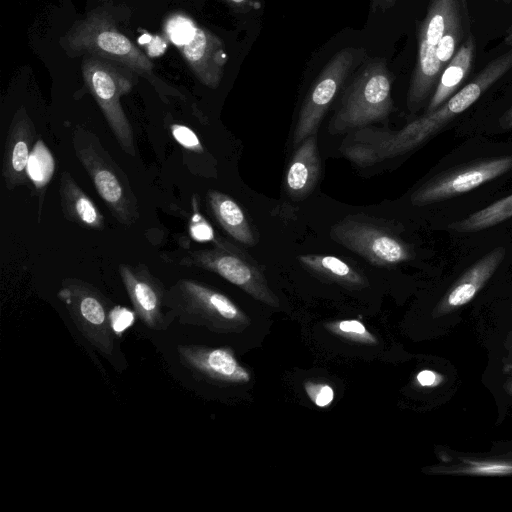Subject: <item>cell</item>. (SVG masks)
I'll return each mask as SVG.
<instances>
[{
    "mask_svg": "<svg viewBox=\"0 0 512 512\" xmlns=\"http://www.w3.org/2000/svg\"><path fill=\"white\" fill-rule=\"evenodd\" d=\"M511 68L512 48L490 61L472 81L434 111L424 113L397 131L359 128L346 136L340 151L344 157L360 167L371 166L412 151L472 106Z\"/></svg>",
    "mask_w": 512,
    "mask_h": 512,
    "instance_id": "6da1fadb",
    "label": "cell"
},
{
    "mask_svg": "<svg viewBox=\"0 0 512 512\" xmlns=\"http://www.w3.org/2000/svg\"><path fill=\"white\" fill-rule=\"evenodd\" d=\"M392 76L386 61L365 62L344 91L331 118V134H343L386 119L393 110Z\"/></svg>",
    "mask_w": 512,
    "mask_h": 512,
    "instance_id": "7a4b0ae2",
    "label": "cell"
},
{
    "mask_svg": "<svg viewBox=\"0 0 512 512\" xmlns=\"http://www.w3.org/2000/svg\"><path fill=\"white\" fill-rule=\"evenodd\" d=\"M72 142L77 159L112 215L123 225L134 224L139 219L137 198L128 177L102 146L99 138L91 131L76 126Z\"/></svg>",
    "mask_w": 512,
    "mask_h": 512,
    "instance_id": "3957f363",
    "label": "cell"
},
{
    "mask_svg": "<svg viewBox=\"0 0 512 512\" xmlns=\"http://www.w3.org/2000/svg\"><path fill=\"white\" fill-rule=\"evenodd\" d=\"M166 307L180 324L231 331L247 320L243 311L223 293L195 280L180 279L167 291Z\"/></svg>",
    "mask_w": 512,
    "mask_h": 512,
    "instance_id": "277c9868",
    "label": "cell"
},
{
    "mask_svg": "<svg viewBox=\"0 0 512 512\" xmlns=\"http://www.w3.org/2000/svg\"><path fill=\"white\" fill-rule=\"evenodd\" d=\"M136 73L124 65L95 56H85L82 61V75L88 90L120 147L130 156L136 155L134 136L120 98L131 91Z\"/></svg>",
    "mask_w": 512,
    "mask_h": 512,
    "instance_id": "5b68a950",
    "label": "cell"
},
{
    "mask_svg": "<svg viewBox=\"0 0 512 512\" xmlns=\"http://www.w3.org/2000/svg\"><path fill=\"white\" fill-rule=\"evenodd\" d=\"M63 47L72 55L95 56L124 65L137 73L150 72V59L123 33L112 20L98 11L77 21L62 39Z\"/></svg>",
    "mask_w": 512,
    "mask_h": 512,
    "instance_id": "8992f818",
    "label": "cell"
},
{
    "mask_svg": "<svg viewBox=\"0 0 512 512\" xmlns=\"http://www.w3.org/2000/svg\"><path fill=\"white\" fill-rule=\"evenodd\" d=\"M460 0H431L418 32V53L411 77L407 107L417 111L434 91L442 71L436 50L443 35L461 14Z\"/></svg>",
    "mask_w": 512,
    "mask_h": 512,
    "instance_id": "52a82bcc",
    "label": "cell"
},
{
    "mask_svg": "<svg viewBox=\"0 0 512 512\" xmlns=\"http://www.w3.org/2000/svg\"><path fill=\"white\" fill-rule=\"evenodd\" d=\"M330 237L376 266H393L413 258L405 241L365 215H349L338 221L331 227Z\"/></svg>",
    "mask_w": 512,
    "mask_h": 512,
    "instance_id": "ba28073f",
    "label": "cell"
},
{
    "mask_svg": "<svg viewBox=\"0 0 512 512\" xmlns=\"http://www.w3.org/2000/svg\"><path fill=\"white\" fill-rule=\"evenodd\" d=\"M179 263L216 273L255 299L274 307L279 305L260 267L229 242L220 240L213 248L189 252Z\"/></svg>",
    "mask_w": 512,
    "mask_h": 512,
    "instance_id": "9c48e42d",
    "label": "cell"
},
{
    "mask_svg": "<svg viewBox=\"0 0 512 512\" xmlns=\"http://www.w3.org/2000/svg\"><path fill=\"white\" fill-rule=\"evenodd\" d=\"M82 336L105 356L114 352L115 333L110 321L108 302L92 284L77 278L62 280L57 292Z\"/></svg>",
    "mask_w": 512,
    "mask_h": 512,
    "instance_id": "30bf717a",
    "label": "cell"
},
{
    "mask_svg": "<svg viewBox=\"0 0 512 512\" xmlns=\"http://www.w3.org/2000/svg\"><path fill=\"white\" fill-rule=\"evenodd\" d=\"M363 48L347 47L333 55L307 93L293 134V144L298 146L307 137L317 134L319 125L337 96L344 82L363 62Z\"/></svg>",
    "mask_w": 512,
    "mask_h": 512,
    "instance_id": "8fae6325",
    "label": "cell"
},
{
    "mask_svg": "<svg viewBox=\"0 0 512 512\" xmlns=\"http://www.w3.org/2000/svg\"><path fill=\"white\" fill-rule=\"evenodd\" d=\"M512 169V156L478 160L440 173L411 195L414 206H426L458 197Z\"/></svg>",
    "mask_w": 512,
    "mask_h": 512,
    "instance_id": "7c38bea8",
    "label": "cell"
},
{
    "mask_svg": "<svg viewBox=\"0 0 512 512\" xmlns=\"http://www.w3.org/2000/svg\"><path fill=\"white\" fill-rule=\"evenodd\" d=\"M118 268L137 317L150 330H166L173 319L164 310L167 291L163 283L143 264H120Z\"/></svg>",
    "mask_w": 512,
    "mask_h": 512,
    "instance_id": "4fadbf2b",
    "label": "cell"
},
{
    "mask_svg": "<svg viewBox=\"0 0 512 512\" xmlns=\"http://www.w3.org/2000/svg\"><path fill=\"white\" fill-rule=\"evenodd\" d=\"M179 362L195 376L220 384L250 382L249 371L230 348L182 344L177 347Z\"/></svg>",
    "mask_w": 512,
    "mask_h": 512,
    "instance_id": "5bb4252c",
    "label": "cell"
},
{
    "mask_svg": "<svg viewBox=\"0 0 512 512\" xmlns=\"http://www.w3.org/2000/svg\"><path fill=\"white\" fill-rule=\"evenodd\" d=\"M506 249L496 247L471 265L446 291L433 310L434 317L448 315L472 301L504 260Z\"/></svg>",
    "mask_w": 512,
    "mask_h": 512,
    "instance_id": "9a60e30c",
    "label": "cell"
},
{
    "mask_svg": "<svg viewBox=\"0 0 512 512\" xmlns=\"http://www.w3.org/2000/svg\"><path fill=\"white\" fill-rule=\"evenodd\" d=\"M35 139V126L21 107L10 123L3 154L2 175L7 189L12 190L28 181V164Z\"/></svg>",
    "mask_w": 512,
    "mask_h": 512,
    "instance_id": "2e32d148",
    "label": "cell"
},
{
    "mask_svg": "<svg viewBox=\"0 0 512 512\" xmlns=\"http://www.w3.org/2000/svg\"><path fill=\"white\" fill-rule=\"evenodd\" d=\"M178 49L201 83L210 88L219 86L227 62L224 44L220 38L197 26L190 41Z\"/></svg>",
    "mask_w": 512,
    "mask_h": 512,
    "instance_id": "e0dca14e",
    "label": "cell"
},
{
    "mask_svg": "<svg viewBox=\"0 0 512 512\" xmlns=\"http://www.w3.org/2000/svg\"><path fill=\"white\" fill-rule=\"evenodd\" d=\"M321 172V160L317 145V134L303 140L295 150L285 177L286 190L290 197L303 199L315 188Z\"/></svg>",
    "mask_w": 512,
    "mask_h": 512,
    "instance_id": "ac0fdd59",
    "label": "cell"
},
{
    "mask_svg": "<svg viewBox=\"0 0 512 512\" xmlns=\"http://www.w3.org/2000/svg\"><path fill=\"white\" fill-rule=\"evenodd\" d=\"M59 196L61 209L67 220L85 229H104L103 215L68 171L61 174Z\"/></svg>",
    "mask_w": 512,
    "mask_h": 512,
    "instance_id": "d6986e66",
    "label": "cell"
},
{
    "mask_svg": "<svg viewBox=\"0 0 512 512\" xmlns=\"http://www.w3.org/2000/svg\"><path fill=\"white\" fill-rule=\"evenodd\" d=\"M475 50V38L472 33H469L464 43L442 71L425 113L437 109L461 88L472 69Z\"/></svg>",
    "mask_w": 512,
    "mask_h": 512,
    "instance_id": "ffe728a7",
    "label": "cell"
},
{
    "mask_svg": "<svg viewBox=\"0 0 512 512\" xmlns=\"http://www.w3.org/2000/svg\"><path fill=\"white\" fill-rule=\"evenodd\" d=\"M207 205L222 229L246 246L256 244V236L240 205L229 195L216 190L207 192Z\"/></svg>",
    "mask_w": 512,
    "mask_h": 512,
    "instance_id": "44dd1931",
    "label": "cell"
},
{
    "mask_svg": "<svg viewBox=\"0 0 512 512\" xmlns=\"http://www.w3.org/2000/svg\"><path fill=\"white\" fill-rule=\"evenodd\" d=\"M297 259L307 270L318 277L340 285L359 288L368 284L365 276L336 256L303 254L298 256Z\"/></svg>",
    "mask_w": 512,
    "mask_h": 512,
    "instance_id": "7402d4cb",
    "label": "cell"
},
{
    "mask_svg": "<svg viewBox=\"0 0 512 512\" xmlns=\"http://www.w3.org/2000/svg\"><path fill=\"white\" fill-rule=\"evenodd\" d=\"M510 218H512V194L489 204L464 219L451 223L449 228L461 233L478 232Z\"/></svg>",
    "mask_w": 512,
    "mask_h": 512,
    "instance_id": "603a6c76",
    "label": "cell"
},
{
    "mask_svg": "<svg viewBox=\"0 0 512 512\" xmlns=\"http://www.w3.org/2000/svg\"><path fill=\"white\" fill-rule=\"evenodd\" d=\"M326 329L332 334L349 340L351 342L376 345L377 338L372 334L366 326L357 319H346L326 324Z\"/></svg>",
    "mask_w": 512,
    "mask_h": 512,
    "instance_id": "cb8c5ba5",
    "label": "cell"
},
{
    "mask_svg": "<svg viewBox=\"0 0 512 512\" xmlns=\"http://www.w3.org/2000/svg\"><path fill=\"white\" fill-rule=\"evenodd\" d=\"M464 35L462 15L456 17L449 30L443 35L436 50V60L441 71L458 51L459 43Z\"/></svg>",
    "mask_w": 512,
    "mask_h": 512,
    "instance_id": "d4e9b609",
    "label": "cell"
},
{
    "mask_svg": "<svg viewBox=\"0 0 512 512\" xmlns=\"http://www.w3.org/2000/svg\"><path fill=\"white\" fill-rule=\"evenodd\" d=\"M196 28L195 23L183 15L171 16L165 24V31L169 40L177 47L189 42Z\"/></svg>",
    "mask_w": 512,
    "mask_h": 512,
    "instance_id": "484cf974",
    "label": "cell"
},
{
    "mask_svg": "<svg viewBox=\"0 0 512 512\" xmlns=\"http://www.w3.org/2000/svg\"><path fill=\"white\" fill-rule=\"evenodd\" d=\"M304 389L313 404L320 408L328 407L334 400V390L326 383L308 381Z\"/></svg>",
    "mask_w": 512,
    "mask_h": 512,
    "instance_id": "4316f807",
    "label": "cell"
},
{
    "mask_svg": "<svg viewBox=\"0 0 512 512\" xmlns=\"http://www.w3.org/2000/svg\"><path fill=\"white\" fill-rule=\"evenodd\" d=\"M171 133L174 139L184 148L198 153L203 151V146L197 135L187 126L173 124L171 126Z\"/></svg>",
    "mask_w": 512,
    "mask_h": 512,
    "instance_id": "83f0119b",
    "label": "cell"
},
{
    "mask_svg": "<svg viewBox=\"0 0 512 512\" xmlns=\"http://www.w3.org/2000/svg\"><path fill=\"white\" fill-rule=\"evenodd\" d=\"M110 321L115 334L126 330L133 322V315L124 307L116 306L110 311Z\"/></svg>",
    "mask_w": 512,
    "mask_h": 512,
    "instance_id": "f1b7e54d",
    "label": "cell"
},
{
    "mask_svg": "<svg viewBox=\"0 0 512 512\" xmlns=\"http://www.w3.org/2000/svg\"><path fill=\"white\" fill-rule=\"evenodd\" d=\"M191 236L198 241H210L214 239L211 226L199 214H195L190 225Z\"/></svg>",
    "mask_w": 512,
    "mask_h": 512,
    "instance_id": "f546056e",
    "label": "cell"
},
{
    "mask_svg": "<svg viewBox=\"0 0 512 512\" xmlns=\"http://www.w3.org/2000/svg\"><path fill=\"white\" fill-rule=\"evenodd\" d=\"M417 382L423 387H432L439 383L441 377L434 371L422 370L417 374Z\"/></svg>",
    "mask_w": 512,
    "mask_h": 512,
    "instance_id": "4dcf8cb0",
    "label": "cell"
},
{
    "mask_svg": "<svg viewBox=\"0 0 512 512\" xmlns=\"http://www.w3.org/2000/svg\"><path fill=\"white\" fill-rule=\"evenodd\" d=\"M235 11L247 12L258 6V0H222Z\"/></svg>",
    "mask_w": 512,
    "mask_h": 512,
    "instance_id": "1f68e13d",
    "label": "cell"
},
{
    "mask_svg": "<svg viewBox=\"0 0 512 512\" xmlns=\"http://www.w3.org/2000/svg\"><path fill=\"white\" fill-rule=\"evenodd\" d=\"M166 49V42L162 38L153 37L148 44V54L152 57H156L163 53Z\"/></svg>",
    "mask_w": 512,
    "mask_h": 512,
    "instance_id": "d6a6232c",
    "label": "cell"
},
{
    "mask_svg": "<svg viewBox=\"0 0 512 512\" xmlns=\"http://www.w3.org/2000/svg\"><path fill=\"white\" fill-rule=\"evenodd\" d=\"M507 355L504 357V372L508 373L512 371V329L507 334L504 342Z\"/></svg>",
    "mask_w": 512,
    "mask_h": 512,
    "instance_id": "836d02e7",
    "label": "cell"
},
{
    "mask_svg": "<svg viewBox=\"0 0 512 512\" xmlns=\"http://www.w3.org/2000/svg\"><path fill=\"white\" fill-rule=\"evenodd\" d=\"M397 0H371V11H385L391 8Z\"/></svg>",
    "mask_w": 512,
    "mask_h": 512,
    "instance_id": "e575fe53",
    "label": "cell"
},
{
    "mask_svg": "<svg viewBox=\"0 0 512 512\" xmlns=\"http://www.w3.org/2000/svg\"><path fill=\"white\" fill-rule=\"evenodd\" d=\"M504 389L507 394H509L512 397V376L507 379V381L504 384Z\"/></svg>",
    "mask_w": 512,
    "mask_h": 512,
    "instance_id": "d590c367",
    "label": "cell"
},
{
    "mask_svg": "<svg viewBox=\"0 0 512 512\" xmlns=\"http://www.w3.org/2000/svg\"><path fill=\"white\" fill-rule=\"evenodd\" d=\"M461 2V6H462V11L464 13V16L466 18V20L468 19V6H467V0H460Z\"/></svg>",
    "mask_w": 512,
    "mask_h": 512,
    "instance_id": "8d00e7d4",
    "label": "cell"
}]
</instances>
